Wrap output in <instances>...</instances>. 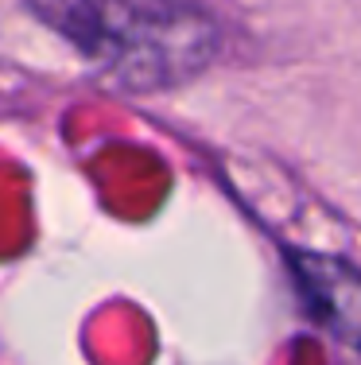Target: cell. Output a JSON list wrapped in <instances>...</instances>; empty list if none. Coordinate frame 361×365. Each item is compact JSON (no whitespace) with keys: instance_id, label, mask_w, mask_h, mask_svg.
<instances>
[{"instance_id":"cell-1","label":"cell","mask_w":361,"mask_h":365,"mask_svg":"<svg viewBox=\"0 0 361 365\" xmlns=\"http://www.w3.org/2000/svg\"><path fill=\"white\" fill-rule=\"evenodd\" d=\"M105 78L136 93L175 90L218 58L221 24L202 0H23Z\"/></svg>"},{"instance_id":"cell-2","label":"cell","mask_w":361,"mask_h":365,"mask_svg":"<svg viewBox=\"0 0 361 365\" xmlns=\"http://www.w3.org/2000/svg\"><path fill=\"white\" fill-rule=\"evenodd\" d=\"M291 272L307 307L338 342L361 346V268L330 253L295 249Z\"/></svg>"}]
</instances>
